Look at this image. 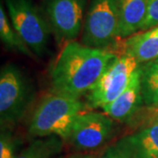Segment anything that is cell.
<instances>
[{"mask_svg":"<svg viewBox=\"0 0 158 158\" xmlns=\"http://www.w3.org/2000/svg\"><path fill=\"white\" fill-rule=\"evenodd\" d=\"M117 56L113 51L75 40L64 44L50 69L52 91L80 98L93 88Z\"/></svg>","mask_w":158,"mask_h":158,"instance_id":"cell-1","label":"cell"},{"mask_svg":"<svg viewBox=\"0 0 158 158\" xmlns=\"http://www.w3.org/2000/svg\"><path fill=\"white\" fill-rule=\"evenodd\" d=\"M86 106L80 98L52 91L43 97L34 109L28 134L39 138L57 135L68 141L76 119L85 112Z\"/></svg>","mask_w":158,"mask_h":158,"instance_id":"cell-2","label":"cell"},{"mask_svg":"<svg viewBox=\"0 0 158 158\" xmlns=\"http://www.w3.org/2000/svg\"><path fill=\"white\" fill-rule=\"evenodd\" d=\"M34 100L32 83L17 65L8 63L0 71V122L6 128L19 122Z\"/></svg>","mask_w":158,"mask_h":158,"instance_id":"cell-3","label":"cell"},{"mask_svg":"<svg viewBox=\"0 0 158 158\" xmlns=\"http://www.w3.org/2000/svg\"><path fill=\"white\" fill-rule=\"evenodd\" d=\"M5 3L13 28L36 56H43L52 34L47 18L33 0H5Z\"/></svg>","mask_w":158,"mask_h":158,"instance_id":"cell-4","label":"cell"},{"mask_svg":"<svg viewBox=\"0 0 158 158\" xmlns=\"http://www.w3.org/2000/svg\"><path fill=\"white\" fill-rule=\"evenodd\" d=\"M118 0H91L83 26L81 43L110 50L118 39Z\"/></svg>","mask_w":158,"mask_h":158,"instance_id":"cell-5","label":"cell"},{"mask_svg":"<svg viewBox=\"0 0 158 158\" xmlns=\"http://www.w3.org/2000/svg\"><path fill=\"white\" fill-rule=\"evenodd\" d=\"M141 63L134 57L122 54L117 56L91 90L87 93L88 108L103 107L115 100L129 85Z\"/></svg>","mask_w":158,"mask_h":158,"instance_id":"cell-6","label":"cell"},{"mask_svg":"<svg viewBox=\"0 0 158 158\" xmlns=\"http://www.w3.org/2000/svg\"><path fill=\"white\" fill-rule=\"evenodd\" d=\"M85 6L86 0H45V17L59 45L78 37L84 26Z\"/></svg>","mask_w":158,"mask_h":158,"instance_id":"cell-7","label":"cell"},{"mask_svg":"<svg viewBox=\"0 0 158 158\" xmlns=\"http://www.w3.org/2000/svg\"><path fill=\"white\" fill-rule=\"evenodd\" d=\"M114 131V120L107 114L84 112L76 119L67 141L79 151L93 150L109 141Z\"/></svg>","mask_w":158,"mask_h":158,"instance_id":"cell-8","label":"cell"},{"mask_svg":"<svg viewBox=\"0 0 158 158\" xmlns=\"http://www.w3.org/2000/svg\"><path fill=\"white\" fill-rule=\"evenodd\" d=\"M141 90V67L136 70L127 89L119 96L104 106L102 109L113 120L129 123L143 106Z\"/></svg>","mask_w":158,"mask_h":158,"instance_id":"cell-9","label":"cell"},{"mask_svg":"<svg viewBox=\"0 0 158 158\" xmlns=\"http://www.w3.org/2000/svg\"><path fill=\"white\" fill-rule=\"evenodd\" d=\"M147 13V0H118V39H127L139 33Z\"/></svg>","mask_w":158,"mask_h":158,"instance_id":"cell-10","label":"cell"},{"mask_svg":"<svg viewBox=\"0 0 158 158\" xmlns=\"http://www.w3.org/2000/svg\"><path fill=\"white\" fill-rule=\"evenodd\" d=\"M123 54L139 63L155 61L158 57V26L125 39Z\"/></svg>","mask_w":158,"mask_h":158,"instance_id":"cell-11","label":"cell"},{"mask_svg":"<svg viewBox=\"0 0 158 158\" xmlns=\"http://www.w3.org/2000/svg\"><path fill=\"white\" fill-rule=\"evenodd\" d=\"M134 158H158V117L129 135Z\"/></svg>","mask_w":158,"mask_h":158,"instance_id":"cell-12","label":"cell"},{"mask_svg":"<svg viewBox=\"0 0 158 158\" xmlns=\"http://www.w3.org/2000/svg\"><path fill=\"white\" fill-rule=\"evenodd\" d=\"M141 90L143 104L158 108V63L155 61L141 64Z\"/></svg>","mask_w":158,"mask_h":158,"instance_id":"cell-13","label":"cell"},{"mask_svg":"<svg viewBox=\"0 0 158 158\" xmlns=\"http://www.w3.org/2000/svg\"><path fill=\"white\" fill-rule=\"evenodd\" d=\"M63 140L57 135L41 137L30 143L16 158H56L62 153Z\"/></svg>","mask_w":158,"mask_h":158,"instance_id":"cell-14","label":"cell"},{"mask_svg":"<svg viewBox=\"0 0 158 158\" xmlns=\"http://www.w3.org/2000/svg\"><path fill=\"white\" fill-rule=\"evenodd\" d=\"M0 38L2 42L10 50L21 53L24 56L32 59H34L36 56L32 49L13 28L2 3L0 6Z\"/></svg>","mask_w":158,"mask_h":158,"instance_id":"cell-15","label":"cell"},{"mask_svg":"<svg viewBox=\"0 0 158 158\" xmlns=\"http://www.w3.org/2000/svg\"><path fill=\"white\" fill-rule=\"evenodd\" d=\"M100 158H134L129 136L121 138L110 146Z\"/></svg>","mask_w":158,"mask_h":158,"instance_id":"cell-16","label":"cell"},{"mask_svg":"<svg viewBox=\"0 0 158 158\" xmlns=\"http://www.w3.org/2000/svg\"><path fill=\"white\" fill-rule=\"evenodd\" d=\"M16 156L14 140L10 132L2 129L0 136V158H16Z\"/></svg>","mask_w":158,"mask_h":158,"instance_id":"cell-17","label":"cell"},{"mask_svg":"<svg viewBox=\"0 0 158 158\" xmlns=\"http://www.w3.org/2000/svg\"><path fill=\"white\" fill-rule=\"evenodd\" d=\"M147 18L140 32L146 31L158 26V0H147Z\"/></svg>","mask_w":158,"mask_h":158,"instance_id":"cell-18","label":"cell"},{"mask_svg":"<svg viewBox=\"0 0 158 158\" xmlns=\"http://www.w3.org/2000/svg\"><path fill=\"white\" fill-rule=\"evenodd\" d=\"M69 158H94V156H90V155H76V156H72Z\"/></svg>","mask_w":158,"mask_h":158,"instance_id":"cell-19","label":"cell"},{"mask_svg":"<svg viewBox=\"0 0 158 158\" xmlns=\"http://www.w3.org/2000/svg\"><path fill=\"white\" fill-rule=\"evenodd\" d=\"M155 62H156V63H158V57L156 58V60H155Z\"/></svg>","mask_w":158,"mask_h":158,"instance_id":"cell-20","label":"cell"}]
</instances>
